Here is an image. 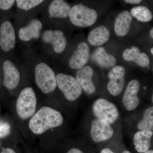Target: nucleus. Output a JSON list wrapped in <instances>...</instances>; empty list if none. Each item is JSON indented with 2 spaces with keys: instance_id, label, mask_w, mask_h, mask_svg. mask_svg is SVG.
Instances as JSON below:
<instances>
[{
  "instance_id": "f257e3e1",
  "label": "nucleus",
  "mask_w": 153,
  "mask_h": 153,
  "mask_svg": "<svg viewBox=\"0 0 153 153\" xmlns=\"http://www.w3.org/2000/svg\"><path fill=\"white\" fill-rule=\"evenodd\" d=\"M63 119L60 112L48 106H44L33 115L29 123L31 131L41 134L48 130L61 126Z\"/></svg>"
},
{
  "instance_id": "f03ea898",
  "label": "nucleus",
  "mask_w": 153,
  "mask_h": 153,
  "mask_svg": "<svg viewBox=\"0 0 153 153\" xmlns=\"http://www.w3.org/2000/svg\"><path fill=\"white\" fill-rule=\"evenodd\" d=\"M37 99L33 88L27 87L22 90L16 103L18 116L22 120L32 117L36 110Z\"/></svg>"
},
{
  "instance_id": "7ed1b4c3",
  "label": "nucleus",
  "mask_w": 153,
  "mask_h": 153,
  "mask_svg": "<svg viewBox=\"0 0 153 153\" xmlns=\"http://www.w3.org/2000/svg\"><path fill=\"white\" fill-rule=\"evenodd\" d=\"M36 84L43 93L49 94L54 91L57 86L55 73L50 66L44 63L38 64L35 68Z\"/></svg>"
},
{
  "instance_id": "20e7f679",
  "label": "nucleus",
  "mask_w": 153,
  "mask_h": 153,
  "mask_svg": "<svg viewBox=\"0 0 153 153\" xmlns=\"http://www.w3.org/2000/svg\"><path fill=\"white\" fill-rule=\"evenodd\" d=\"M69 19L76 27H86L93 25L97 18V13L94 9L82 4L75 5L70 10Z\"/></svg>"
},
{
  "instance_id": "39448f33",
  "label": "nucleus",
  "mask_w": 153,
  "mask_h": 153,
  "mask_svg": "<svg viewBox=\"0 0 153 153\" xmlns=\"http://www.w3.org/2000/svg\"><path fill=\"white\" fill-rule=\"evenodd\" d=\"M57 85L67 100L74 101L82 94V88L73 76L59 73L56 76Z\"/></svg>"
},
{
  "instance_id": "423d86ee",
  "label": "nucleus",
  "mask_w": 153,
  "mask_h": 153,
  "mask_svg": "<svg viewBox=\"0 0 153 153\" xmlns=\"http://www.w3.org/2000/svg\"><path fill=\"white\" fill-rule=\"evenodd\" d=\"M94 116L98 119L106 121L110 124L115 122L119 116V112L114 103L103 98L96 100L92 105Z\"/></svg>"
},
{
  "instance_id": "0eeeda50",
  "label": "nucleus",
  "mask_w": 153,
  "mask_h": 153,
  "mask_svg": "<svg viewBox=\"0 0 153 153\" xmlns=\"http://www.w3.org/2000/svg\"><path fill=\"white\" fill-rule=\"evenodd\" d=\"M91 136L94 141L101 143L111 138L114 130L109 123L103 120H93L91 127Z\"/></svg>"
},
{
  "instance_id": "6e6552de",
  "label": "nucleus",
  "mask_w": 153,
  "mask_h": 153,
  "mask_svg": "<svg viewBox=\"0 0 153 153\" xmlns=\"http://www.w3.org/2000/svg\"><path fill=\"white\" fill-rule=\"evenodd\" d=\"M126 70L123 66H114L108 73L110 81L107 85L108 92L113 96H116L120 94L125 85V74Z\"/></svg>"
},
{
  "instance_id": "1a4fd4ad",
  "label": "nucleus",
  "mask_w": 153,
  "mask_h": 153,
  "mask_svg": "<svg viewBox=\"0 0 153 153\" xmlns=\"http://www.w3.org/2000/svg\"><path fill=\"white\" fill-rule=\"evenodd\" d=\"M139 88V82L137 79H133L129 82L122 98L123 103L127 110H133L138 106L140 100L137 94Z\"/></svg>"
},
{
  "instance_id": "9d476101",
  "label": "nucleus",
  "mask_w": 153,
  "mask_h": 153,
  "mask_svg": "<svg viewBox=\"0 0 153 153\" xmlns=\"http://www.w3.org/2000/svg\"><path fill=\"white\" fill-rule=\"evenodd\" d=\"M16 35L10 22H4L0 27V47L5 52L13 49L16 45Z\"/></svg>"
},
{
  "instance_id": "9b49d317",
  "label": "nucleus",
  "mask_w": 153,
  "mask_h": 153,
  "mask_svg": "<svg viewBox=\"0 0 153 153\" xmlns=\"http://www.w3.org/2000/svg\"><path fill=\"white\" fill-rule=\"evenodd\" d=\"M89 56L90 49L88 45L85 42H81L69 60V66L73 69H81L87 63Z\"/></svg>"
},
{
  "instance_id": "f8f14e48",
  "label": "nucleus",
  "mask_w": 153,
  "mask_h": 153,
  "mask_svg": "<svg viewBox=\"0 0 153 153\" xmlns=\"http://www.w3.org/2000/svg\"><path fill=\"white\" fill-rule=\"evenodd\" d=\"M42 39L46 43L52 44L54 51L57 54L62 53L67 45V40L62 31L47 30L42 35Z\"/></svg>"
},
{
  "instance_id": "ddd939ff",
  "label": "nucleus",
  "mask_w": 153,
  "mask_h": 153,
  "mask_svg": "<svg viewBox=\"0 0 153 153\" xmlns=\"http://www.w3.org/2000/svg\"><path fill=\"white\" fill-rule=\"evenodd\" d=\"M4 72V84L7 89L12 90L19 85L20 79V73L9 60H6L3 64Z\"/></svg>"
},
{
  "instance_id": "4468645a",
  "label": "nucleus",
  "mask_w": 153,
  "mask_h": 153,
  "mask_svg": "<svg viewBox=\"0 0 153 153\" xmlns=\"http://www.w3.org/2000/svg\"><path fill=\"white\" fill-rule=\"evenodd\" d=\"M93 71L89 66H84L81 69L77 70L76 79L77 82L88 94H92L96 91V87L92 81Z\"/></svg>"
},
{
  "instance_id": "2eb2a0df",
  "label": "nucleus",
  "mask_w": 153,
  "mask_h": 153,
  "mask_svg": "<svg viewBox=\"0 0 153 153\" xmlns=\"http://www.w3.org/2000/svg\"><path fill=\"white\" fill-rule=\"evenodd\" d=\"M123 58L127 61H133L141 67L149 66L150 60L146 54L140 52L137 47H132L131 49H127L123 53Z\"/></svg>"
},
{
  "instance_id": "dca6fc26",
  "label": "nucleus",
  "mask_w": 153,
  "mask_h": 153,
  "mask_svg": "<svg viewBox=\"0 0 153 153\" xmlns=\"http://www.w3.org/2000/svg\"><path fill=\"white\" fill-rule=\"evenodd\" d=\"M91 59L99 66L103 68L114 67L117 63L114 56L108 54L102 47H99L95 49L91 55Z\"/></svg>"
},
{
  "instance_id": "f3484780",
  "label": "nucleus",
  "mask_w": 153,
  "mask_h": 153,
  "mask_svg": "<svg viewBox=\"0 0 153 153\" xmlns=\"http://www.w3.org/2000/svg\"><path fill=\"white\" fill-rule=\"evenodd\" d=\"M42 28V23L37 19H33L26 27L19 30V37L21 40L30 41L33 38L37 39L40 37Z\"/></svg>"
},
{
  "instance_id": "a211bd4d",
  "label": "nucleus",
  "mask_w": 153,
  "mask_h": 153,
  "mask_svg": "<svg viewBox=\"0 0 153 153\" xmlns=\"http://www.w3.org/2000/svg\"><path fill=\"white\" fill-rule=\"evenodd\" d=\"M132 17L129 12L123 11L118 15L114 24L116 34L120 37L126 36L130 28Z\"/></svg>"
},
{
  "instance_id": "6ab92c4d",
  "label": "nucleus",
  "mask_w": 153,
  "mask_h": 153,
  "mask_svg": "<svg viewBox=\"0 0 153 153\" xmlns=\"http://www.w3.org/2000/svg\"><path fill=\"white\" fill-rule=\"evenodd\" d=\"M110 32L104 26H101L91 30L88 36V41L91 46L97 47L106 43L109 39Z\"/></svg>"
},
{
  "instance_id": "aec40b11",
  "label": "nucleus",
  "mask_w": 153,
  "mask_h": 153,
  "mask_svg": "<svg viewBox=\"0 0 153 153\" xmlns=\"http://www.w3.org/2000/svg\"><path fill=\"white\" fill-rule=\"evenodd\" d=\"M153 135L152 131L145 130H140L135 134L133 143L138 152L143 153L149 150Z\"/></svg>"
},
{
  "instance_id": "412c9836",
  "label": "nucleus",
  "mask_w": 153,
  "mask_h": 153,
  "mask_svg": "<svg viewBox=\"0 0 153 153\" xmlns=\"http://www.w3.org/2000/svg\"><path fill=\"white\" fill-rule=\"evenodd\" d=\"M71 9V6L66 1L55 0L49 6V16L52 18H67Z\"/></svg>"
},
{
  "instance_id": "4be33fe9",
  "label": "nucleus",
  "mask_w": 153,
  "mask_h": 153,
  "mask_svg": "<svg viewBox=\"0 0 153 153\" xmlns=\"http://www.w3.org/2000/svg\"><path fill=\"white\" fill-rule=\"evenodd\" d=\"M131 15L142 22H150L153 19L152 12L145 6H138L132 8L131 10Z\"/></svg>"
},
{
  "instance_id": "5701e85b",
  "label": "nucleus",
  "mask_w": 153,
  "mask_h": 153,
  "mask_svg": "<svg viewBox=\"0 0 153 153\" xmlns=\"http://www.w3.org/2000/svg\"><path fill=\"white\" fill-rule=\"evenodd\" d=\"M140 130L153 131V106L145 110L141 120L137 124Z\"/></svg>"
},
{
  "instance_id": "b1692460",
  "label": "nucleus",
  "mask_w": 153,
  "mask_h": 153,
  "mask_svg": "<svg viewBox=\"0 0 153 153\" xmlns=\"http://www.w3.org/2000/svg\"><path fill=\"white\" fill-rule=\"evenodd\" d=\"M43 0H17V6L19 8L28 10L43 2Z\"/></svg>"
},
{
  "instance_id": "393cba45",
  "label": "nucleus",
  "mask_w": 153,
  "mask_h": 153,
  "mask_svg": "<svg viewBox=\"0 0 153 153\" xmlns=\"http://www.w3.org/2000/svg\"><path fill=\"white\" fill-rule=\"evenodd\" d=\"M11 127L7 122L0 121V138H4L10 135Z\"/></svg>"
},
{
  "instance_id": "a878e982",
  "label": "nucleus",
  "mask_w": 153,
  "mask_h": 153,
  "mask_svg": "<svg viewBox=\"0 0 153 153\" xmlns=\"http://www.w3.org/2000/svg\"><path fill=\"white\" fill-rule=\"evenodd\" d=\"M15 2L14 0H0V9L4 10H8L13 5Z\"/></svg>"
},
{
  "instance_id": "bb28decb",
  "label": "nucleus",
  "mask_w": 153,
  "mask_h": 153,
  "mask_svg": "<svg viewBox=\"0 0 153 153\" xmlns=\"http://www.w3.org/2000/svg\"><path fill=\"white\" fill-rule=\"evenodd\" d=\"M1 153H16L10 148H2Z\"/></svg>"
},
{
  "instance_id": "cd10ccee",
  "label": "nucleus",
  "mask_w": 153,
  "mask_h": 153,
  "mask_svg": "<svg viewBox=\"0 0 153 153\" xmlns=\"http://www.w3.org/2000/svg\"><path fill=\"white\" fill-rule=\"evenodd\" d=\"M124 1L128 4H139L142 1L141 0H125Z\"/></svg>"
},
{
  "instance_id": "c85d7f7f",
  "label": "nucleus",
  "mask_w": 153,
  "mask_h": 153,
  "mask_svg": "<svg viewBox=\"0 0 153 153\" xmlns=\"http://www.w3.org/2000/svg\"><path fill=\"white\" fill-rule=\"evenodd\" d=\"M67 153H83L82 151L77 149L73 148L69 150Z\"/></svg>"
},
{
  "instance_id": "c756f323",
  "label": "nucleus",
  "mask_w": 153,
  "mask_h": 153,
  "mask_svg": "<svg viewBox=\"0 0 153 153\" xmlns=\"http://www.w3.org/2000/svg\"><path fill=\"white\" fill-rule=\"evenodd\" d=\"M100 153H115L113 152L110 149L108 148H105V149H103L102 150Z\"/></svg>"
},
{
  "instance_id": "7c9ffc66",
  "label": "nucleus",
  "mask_w": 153,
  "mask_h": 153,
  "mask_svg": "<svg viewBox=\"0 0 153 153\" xmlns=\"http://www.w3.org/2000/svg\"><path fill=\"white\" fill-rule=\"evenodd\" d=\"M150 36L151 38L153 39V27L151 29L150 31Z\"/></svg>"
},
{
  "instance_id": "2f4dec72",
  "label": "nucleus",
  "mask_w": 153,
  "mask_h": 153,
  "mask_svg": "<svg viewBox=\"0 0 153 153\" xmlns=\"http://www.w3.org/2000/svg\"><path fill=\"white\" fill-rule=\"evenodd\" d=\"M143 153H153V150H148L147 152H145Z\"/></svg>"
},
{
  "instance_id": "473e14b6",
  "label": "nucleus",
  "mask_w": 153,
  "mask_h": 153,
  "mask_svg": "<svg viewBox=\"0 0 153 153\" xmlns=\"http://www.w3.org/2000/svg\"><path fill=\"white\" fill-rule=\"evenodd\" d=\"M122 153H131L130 152H129V151H127V150H125Z\"/></svg>"
},
{
  "instance_id": "72a5a7b5",
  "label": "nucleus",
  "mask_w": 153,
  "mask_h": 153,
  "mask_svg": "<svg viewBox=\"0 0 153 153\" xmlns=\"http://www.w3.org/2000/svg\"><path fill=\"white\" fill-rule=\"evenodd\" d=\"M151 52L152 54L153 55V48H152L151 49Z\"/></svg>"
},
{
  "instance_id": "f704fd0d",
  "label": "nucleus",
  "mask_w": 153,
  "mask_h": 153,
  "mask_svg": "<svg viewBox=\"0 0 153 153\" xmlns=\"http://www.w3.org/2000/svg\"><path fill=\"white\" fill-rule=\"evenodd\" d=\"M152 102H153V94H152Z\"/></svg>"
},
{
  "instance_id": "c9c22d12",
  "label": "nucleus",
  "mask_w": 153,
  "mask_h": 153,
  "mask_svg": "<svg viewBox=\"0 0 153 153\" xmlns=\"http://www.w3.org/2000/svg\"><path fill=\"white\" fill-rule=\"evenodd\" d=\"M0 146H1V143H0Z\"/></svg>"
},
{
  "instance_id": "e433bc0d",
  "label": "nucleus",
  "mask_w": 153,
  "mask_h": 153,
  "mask_svg": "<svg viewBox=\"0 0 153 153\" xmlns=\"http://www.w3.org/2000/svg\"></svg>"
}]
</instances>
